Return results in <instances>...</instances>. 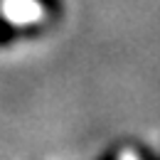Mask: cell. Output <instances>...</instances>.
<instances>
[{"instance_id":"6da1fadb","label":"cell","mask_w":160,"mask_h":160,"mask_svg":"<svg viewBox=\"0 0 160 160\" xmlns=\"http://www.w3.org/2000/svg\"><path fill=\"white\" fill-rule=\"evenodd\" d=\"M2 10L12 22H30L40 15V8L35 0H5Z\"/></svg>"}]
</instances>
